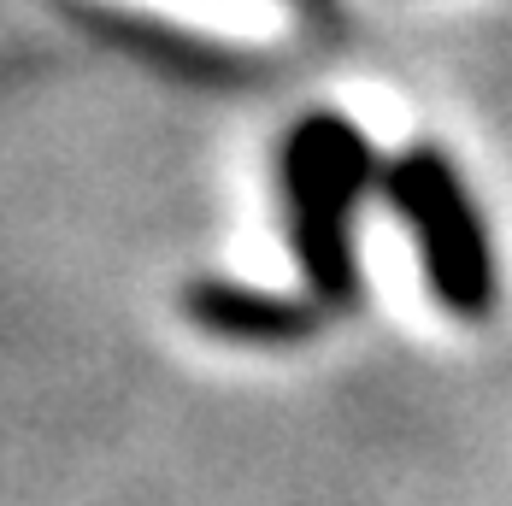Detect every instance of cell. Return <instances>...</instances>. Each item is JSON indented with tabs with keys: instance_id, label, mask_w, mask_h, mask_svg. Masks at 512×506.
I'll return each instance as SVG.
<instances>
[{
	"instance_id": "1",
	"label": "cell",
	"mask_w": 512,
	"mask_h": 506,
	"mask_svg": "<svg viewBox=\"0 0 512 506\" xmlns=\"http://www.w3.org/2000/svg\"><path fill=\"white\" fill-rule=\"evenodd\" d=\"M365 183H371V142L348 118L312 112L295 124L283 148V195H289V236L318 306H348L359 289L354 206Z\"/></svg>"
},
{
	"instance_id": "2",
	"label": "cell",
	"mask_w": 512,
	"mask_h": 506,
	"mask_svg": "<svg viewBox=\"0 0 512 506\" xmlns=\"http://www.w3.org/2000/svg\"><path fill=\"white\" fill-rule=\"evenodd\" d=\"M383 189L401 212V224H412L418 236L436 301L454 318H483L495 306V259H489V236H483V218L465 195L460 171L436 148H412L389 165Z\"/></svg>"
},
{
	"instance_id": "3",
	"label": "cell",
	"mask_w": 512,
	"mask_h": 506,
	"mask_svg": "<svg viewBox=\"0 0 512 506\" xmlns=\"http://www.w3.org/2000/svg\"><path fill=\"white\" fill-rule=\"evenodd\" d=\"M189 318L230 342H295V336L318 330L312 301H283V295H259V289H236V283L189 289Z\"/></svg>"
}]
</instances>
